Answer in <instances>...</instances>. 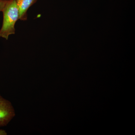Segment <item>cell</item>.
I'll list each match as a JSON object with an SVG mask.
<instances>
[{
    "label": "cell",
    "instance_id": "1",
    "mask_svg": "<svg viewBox=\"0 0 135 135\" xmlns=\"http://www.w3.org/2000/svg\"><path fill=\"white\" fill-rule=\"evenodd\" d=\"M3 20L0 29V37L8 40L15 33V25L19 19V11L16 0H8L2 11Z\"/></svg>",
    "mask_w": 135,
    "mask_h": 135
},
{
    "label": "cell",
    "instance_id": "2",
    "mask_svg": "<svg viewBox=\"0 0 135 135\" xmlns=\"http://www.w3.org/2000/svg\"><path fill=\"white\" fill-rule=\"evenodd\" d=\"M15 115V110L11 102L0 94V127L7 126Z\"/></svg>",
    "mask_w": 135,
    "mask_h": 135
},
{
    "label": "cell",
    "instance_id": "3",
    "mask_svg": "<svg viewBox=\"0 0 135 135\" xmlns=\"http://www.w3.org/2000/svg\"><path fill=\"white\" fill-rule=\"evenodd\" d=\"M38 0H16L19 14V19L25 21L27 18V11Z\"/></svg>",
    "mask_w": 135,
    "mask_h": 135
},
{
    "label": "cell",
    "instance_id": "4",
    "mask_svg": "<svg viewBox=\"0 0 135 135\" xmlns=\"http://www.w3.org/2000/svg\"><path fill=\"white\" fill-rule=\"evenodd\" d=\"M8 0H0V12L2 11Z\"/></svg>",
    "mask_w": 135,
    "mask_h": 135
},
{
    "label": "cell",
    "instance_id": "5",
    "mask_svg": "<svg viewBox=\"0 0 135 135\" xmlns=\"http://www.w3.org/2000/svg\"><path fill=\"white\" fill-rule=\"evenodd\" d=\"M7 134L5 130L0 129V135H7Z\"/></svg>",
    "mask_w": 135,
    "mask_h": 135
}]
</instances>
